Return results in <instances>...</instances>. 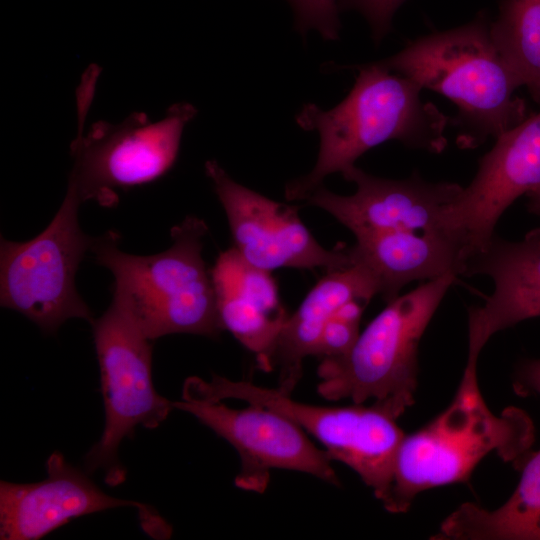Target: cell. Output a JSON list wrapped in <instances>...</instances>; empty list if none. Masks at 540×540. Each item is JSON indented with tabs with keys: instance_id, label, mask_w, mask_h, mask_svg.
<instances>
[{
	"instance_id": "25",
	"label": "cell",
	"mask_w": 540,
	"mask_h": 540,
	"mask_svg": "<svg viewBox=\"0 0 540 540\" xmlns=\"http://www.w3.org/2000/svg\"><path fill=\"white\" fill-rule=\"evenodd\" d=\"M528 209L530 212L540 217V187L527 194Z\"/></svg>"
},
{
	"instance_id": "12",
	"label": "cell",
	"mask_w": 540,
	"mask_h": 540,
	"mask_svg": "<svg viewBox=\"0 0 540 540\" xmlns=\"http://www.w3.org/2000/svg\"><path fill=\"white\" fill-rule=\"evenodd\" d=\"M539 187L540 111L496 138L446 213L444 229L460 245L466 263L494 237L505 210Z\"/></svg>"
},
{
	"instance_id": "11",
	"label": "cell",
	"mask_w": 540,
	"mask_h": 540,
	"mask_svg": "<svg viewBox=\"0 0 540 540\" xmlns=\"http://www.w3.org/2000/svg\"><path fill=\"white\" fill-rule=\"evenodd\" d=\"M174 409L193 415L238 452L241 469L235 485L263 493L271 471L303 472L330 484L339 485L326 450L318 449L304 431L284 415L260 406L244 409L228 407L222 401H173Z\"/></svg>"
},
{
	"instance_id": "4",
	"label": "cell",
	"mask_w": 540,
	"mask_h": 540,
	"mask_svg": "<svg viewBox=\"0 0 540 540\" xmlns=\"http://www.w3.org/2000/svg\"><path fill=\"white\" fill-rule=\"evenodd\" d=\"M207 232L202 219L187 216L171 229L172 245L148 256L121 251L114 231L94 238L90 251L113 274V299L134 315L152 341L179 333L216 337L223 331L201 254Z\"/></svg>"
},
{
	"instance_id": "23",
	"label": "cell",
	"mask_w": 540,
	"mask_h": 540,
	"mask_svg": "<svg viewBox=\"0 0 540 540\" xmlns=\"http://www.w3.org/2000/svg\"><path fill=\"white\" fill-rule=\"evenodd\" d=\"M405 0H338L340 11L360 12L370 25L373 39L378 43L390 31L397 9Z\"/></svg>"
},
{
	"instance_id": "17",
	"label": "cell",
	"mask_w": 540,
	"mask_h": 540,
	"mask_svg": "<svg viewBox=\"0 0 540 540\" xmlns=\"http://www.w3.org/2000/svg\"><path fill=\"white\" fill-rule=\"evenodd\" d=\"M378 292L375 277L359 262L327 271L288 317L278 336L270 358V371L279 372L277 388L292 394L302 377L303 361L315 356L328 322L347 303L370 301Z\"/></svg>"
},
{
	"instance_id": "5",
	"label": "cell",
	"mask_w": 540,
	"mask_h": 540,
	"mask_svg": "<svg viewBox=\"0 0 540 540\" xmlns=\"http://www.w3.org/2000/svg\"><path fill=\"white\" fill-rule=\"evenodd\" d=\"M457 278L447 274L426 281L388 302L346 353L321 359L318 394L354 404L374 400L400 417L414 403L419 342Z\"/></svg>"
},
{
	"instance_id": "10",
	"label": "cell",
	"mask_w": 540,
	"mask_h": 540,
	"mask_svg": "<svg viewBox=\"0 0 540 540\" xmlns=\"http://www.w3.org/2000/svg\"><path fill=\"white\" fill-rule=\"evenodd\" d=\"M205 172L226 213L235 249L250 264L271 272L284 267L329 271L353 263L349 247L326 249L317 242L297 205L239 184L215 160L205 163Z\"/></svg>"
},
{
	"instance_id": "24",
	"label": "cell",
	"mask_w": 540,
	"mask_h": 540,
	"mask_svg": "<svg viewBox=\"0 0 540 540\" xmlns=\"http://www.w3.org/2000/svg\"><path fill=\"white\" fill-rule=\"evenodd\" d=\"M515 385L518 393L540 395V359L527 361L520 367Z\"/></svg>"
},
{
	"instance_id": "21",
	"label": "cell",
	"mask_w": 540,
	"mask_h": 540,
	"mask_svg": "<svg viewBox=\"0 0 540 540\" xmlns=\"http://www.w3.org/2000/svg\"><path fill=\"white\" fill-rule=\"evenodd\" d=\"M368 303L356 299L343 306L326 325L315 356L322 359L346 353L360 334L361 316Z\"/></svg>"
},
{
	"instance_id": "7",
	"label": "cell",
	"mask_w": 540,
	"mask_h": 540,
	"mask_svg": "<svg viewBox=\"0 0 540 540\" xmlns=\"http://www.w3.org/2000/svg\"><path fill=\"white\" fill-rule=\"evenodd\" d=\"M105 408L103 433L84 457L85 471L101 470L104 482L117 486L126 479L118 459L119 445L137 426L154 429L174 409L152 381V340L134 315L114 300L91 323Z\"/></svg>"
},
{
	"instance_id": "13",
	"label": "cell",
	"mask_w": 540,
	"mask_h": 540,
	"mask_svg": "<svg viewBox=\"0 0 540 540\" xmlns=\"http://www.w3.org/2000/svg\"><path fill=\"white\" fill-rule=\"evenodd\" d=\"M47 478L35 483L0 482V539L38 540L74 518L118 507H134L142 529L168 539L171 526L150 505L106 494L89 473L68 463L59 451L45 463Z\"/></svg>"
},
{
	"instance_id": "1",
	"label": "cell",
	"mask_w": 540,
	"mask_h": 540,
	"mask_svg": "<svg viewBox=\"0 0 540 540\" xmlns=\"http://www.w3.org/2000/svg\"><path fill=\"white\" fill-rule=\"evenodd\" d=\"M355 84L347 97L330 110L313 103L296 116L304 130H317L320 149L310 173L288 182L287 200H305L330 174L355 165L366 151L386 141L442 152L451 119L421 98L422 88L411 79L377 62L358 66Z\"/></svg>"
},
{
	"instance_id": "14",
	"label": "cell",
	"mask_w": 540,
	"mask_h": 540,
	"mask_svg": "<svg viewBox=\"0 0 540 540\" xmlns=\"http://www.w3.org/2000/svg\"><path fill=\"white\" fill-rule=\"evenodd\" d=\"M341 174L356 185L353 194L339 195L321 185L305 201L329 213L355 238L404 230L446 233L445 215L463 188L429 182L417 173L403 180L380 178L355 165Z\"/></svg>"
},
{
	"instance_id": "18",
	"label": "cell",
	"mask_w": 540,
	"mask_h": 540,
	"mask_svg": "<svg viewBox=\"0 0 540 540\" xmlns=\"http://www.w3.org/2000/svg\"><path fill=\"white\" fill-rule=\"evenodd\" d=\"M353 261L366 266L376 279L385 302L402 288L447 274L463 276L465 258L460 245L439 231H389L361 237L349 247Z\"/></svg>"
},
{
	"instance_id": "8",
	"label": "cell",
	"mask_w": 540,
	"mask_h": 540,
	"mask_svg": "<svg viewBox=\"0 0 540 540\" xmlns=\"http://www.w3.org/2000/svg\"><path fill=\"white\" fill-rule=\"evenodd\" d=\"M82 203L67 190L50 224L26 242L1 238L0 303L54 334L72 318L90 323L93 314L79 295L75 279L79 264L94 242L78 221Z\"/></svg>"
},
{
	"instance_id": "19",
	"label": "cell",
	"mask_w": 540,
	"mask_h": 540,
	"mask_svg": "<svg viewBox=\"0 0 540 540\" xmlns=\"http://www.w3.org/2000/svg\"><path fill=\"white\" fill-rule=\"evenodd\" d=\"M436 539L540 540V450L528 458L510 498L495 510L462 504L441 524Z\"/></svg>"
},
{
	"instance_id": "6",
	"label": "cell",
	"mask_w": 540,
	"mask_h": 540,
	"mask_svg": "<svg viewBox=\"0 0 540 540\" xmlns=\"http://www.w3.org/2000/svg\"><path fill=\"white\" fill-rule=\"evenodd\" d=\"M182 399L204 402L236 399L274 410L316 438L332 460L354 470L381 502L388 495L396 455L405 434L394 417L373 404L368 407L306 404L279 388L219 375H213L209 381L197 376L187 378Z\"/></svg>"
},
{
	"instance_id": "2",
	"label": "cell",
	"mask_w": 540,
	"mask_h": 540,
	"mask_svg": "<svg viewBox=\"0 0 540 540\" xmlns=\"http://www.w3.org/2000/svg\"><path fill=\"white\" fill-rule=\"evenodd\" d=\"M490 23L480 15L463 26L420 37L377 61L458 107L451 124L459 128L463 148L496 139L527 117L525 102L515 95L521 83L498 50Z\"/></svg>"
},
{
	"instance_id": "3",
	"label": "cell",
	"mask_w": 540,
	"mask_h": 540,
	"mask_svg": "<svg viewBox=\"0 0 540 540\" xmlns=\"http://www.w3.org/2000/svg\"><path fill=\"white\" fill-rule=\"evenodd\" d=\"M476 370L477 363L467 362L450 405L423 428L404 436L382 502L387 511L405 512L419 493L468 480L491 452L514 463L526 456L534 441L532 420L516 407L494 414L482 397Z\"/></svg>"
},
{
	"instance_id": "20",
	"label": "cell",
	"mask_w": 540,
	"mask_h": 540,
	"mask_svg": "<svg viewBox=\"0 0 540 540\" xmlns=\"http://www.w3.org/2000/svg\"><path fill=\"white\" fill-rule=\"evenodd\" d=\"M490 31L521 86L540 105V0H503Z\"/></svg>"
},
{
	"instance_id": "22",
	"label": "cell",
	"mask_w": 540,
	"mask_h": 540,
	"mask_svg": "<svg viewBox=\"0 0 540 540\" xmlns=\"http://www.w3.org/2000/svg\"><path fill=\"white\" fill-rule=\"evenodd\" d=\"M292 7L296 28L306 33L316 30L327 40L339 36L338 0H287Z\"/></svg>"
},
{
	"instance_id": "9",
	"label": "cell",
	"mask_w": 540,
	"mask_h": 540,
	"mask_svg": "<svg viewBox=\"0 0 540 540\" xmlns=\"http://www.w3.org/2000/svg\"><path fill=\"white\" fill-rule=\"evenodd\" d=\"M196 113L190 103L179 102L156 122L134 112L117 124L97 121L85 134L79 127L67 190L81 203L114 206L118 190L153 182L172 168L184 128Z\"/></svg>"
},
{
	"instance_id": "16",
	"label": "cell",
	"mask_w": 540,
	"mask_h": 540,
	"mask_svg": "<svg viewBox=\"0 0 540 540\" xmlns=\"http://www.w3.org/2000/svg\"><path fill=\"white\" fill-rule=\"evenodd\" d=\"M220 325L255 354L259 369L270 358L289 315L270 271L247 262L235 247L219 254L210 271Z\"/></svg>"
},
{
	"instance_id": "15",
	"label": "cell",
	"mask_w": 540,
	"mask_h": 540,
	"mask_svg": "<svg viewBox=\"0 0 540 540\" xmlns=\"http://www.w3.org/2000/svg\"><path fill=\"white\" fill-rule=\"evenodd\" d=\"M485 275L493 292L468 317V358L477 362L488 340L517 323L540 317V227L519 241L494 237L466 263L463 276Z\"/></svg>"
}]
</instances>
